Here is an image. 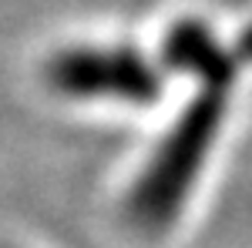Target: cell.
Here are the masks:
<instances>
[{"mask_svg":"<svg viewBox=\"0 0 252 248\" xmlns=\"http://www.w3.org/2000/svg\"><path fill=\"white\" fill-rule=\"evenodd\" d=\"M58 87L71 94H97V97H128L145 101L155 94V74L138 64L135 57H111V54H71L54 67Z\"/></svg>","mask_w":252,"mask_h":248,"instance_id":"cell-2","label":"cell"},{"mask_svg":"<svg viewBox=\"0 0 252 248\" xmlns=\"http://www.w3.org/2000/svg\"><path fill=\"white\" fill-rule=\"evenodd\" d=\"M222 104H225V81H209L202 97L168 134L155 161L148 165L141 185L135 188V215L141 225H165L178 211L185 191L192 188L195 174L212 148V138L222 121Z\"/></svg>","mask_w":252,"mask_h":248,"instance_id":"cell-1","label":"cell"},{"mask_svg":"<svg viewBox=\"0 0 252 248\" xmlns=\"http://www.w3.org/2000/svg\"><path fill=\"white\" fill-rule=\"evenodd\" d=\"M235 60H242V64H249V60H252V27L246 30V37L239 40V47H235Z\"/></svg>","mask_w":252,"mask_h":248,"instance_id":"cell-3","label":"cell"}]
</instances>
